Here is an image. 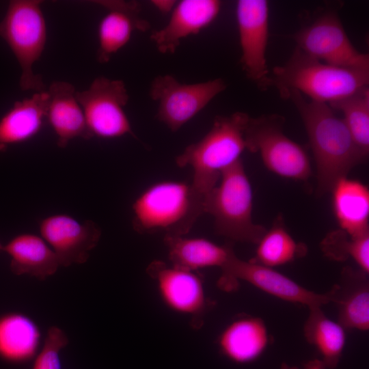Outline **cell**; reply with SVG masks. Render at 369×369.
Wrapping results in <instances>:
<instances>
[{
	"label": "cell",
	"instance_id": "cell-26",
	"mask_svg": "<svg viewBox=\"0 0 369 369\" xmlns=\"http://www.w3.org/2000/svg\"><path fill=\"white\" fill-rule=\"evenodd\" d=\"M256 245L255 256L250 261L273 269L292 262L307 252L306 245L294 239L281 217L266 230Z\"/></svg>",
	"mask_w": 369,
	"mask_h": 369
},
{
	"label": "cell",
	"instance_id": "cell-1",
	"mask_svg": "<svg viewBox=\"0 0 369 369\" xmlns=\"http://www.w3.org/2000/svg\"><path fill=\"white\" fill-rule=\"evenodd\" d=\"M282 97L292 100L303 121L316 163V193L323 195L366 159L342 118L329 105L307 101L295 90L287 92Z\"/></svg>",
	"mask_w": 369,
	"mask_h": 369
},
{
	"label": "cell",
	"instance_id": "cell-32",
	"mask_svg": "<svg viewBox=\"0 0 369 369\" xmlns=\"http://www.w3.org/2000/svg\"><path fill=\"white\" fill-rule=\"evenodd\" d=\"M280 369H300L297 366H290L288 364L284 362L282 364Z\"/></svg>",
	"mask_w": 369,
	"mask_h": 369
},
{
	"label": "cell",
	"instance_id": "cell-14",
	"mask_svg": "<svg viewBox=\"0 0 369 369\" xmlns=\"http://www.w3.org/2000/svg\"><path fill=\"white\" fill-rule=\"evenodd\" d=\"M40 236L57 257L60 266L85 262L98 244L101 230L91 221H79L66 214L43 218L39 223Z\"/></svg>",
	"mask_w": 369,
	"mask_h": 369
},
{
	"label": "cell",
	"instance_id": "cell-19",
	"mask_svg": "<svg viewBox=\"0 0 369 369\" xmlns=\"http://www.w3.org/2000/svg\"><path fill=\"white\" fill-rule=\"evenodd\" d=\"M270 336L264 320L257 316H240L230 323L217 338L221 353L231 361L245 364L265 351Z\"/></svg>",
	"mask_w": 369,
	"mask_h": 369
},
{
	"label": "cell",
	"instance_id": "cell-24",
	"mask_svg": "<svg viewBox=\"0 0 369 369\" xmlns=\"http://www.w3.org/2000/svg\"><path fill=\"white\" fill-rule=\"evenodd\" d=\"M42 338L39 326L31 317L19 312L0 316V358L12 363L24 362L36 353Z\"/></svg>",
	"mask_w": 369,
	"mask_h": 369
},
{
	"label": "cell",
	"instance_id": "cell-15",
	"mask_svg": "<svg viewBox=\"0 0 369 369\" xmlns=\"http://www.w3.org/2000/svg\"><path fill=\"white\" fill-rule=\"evenodd\" d=\"M221 3L218 0H182L176 3L167 23L151 34L157 50L174 53L184 38L197 34L217 17Z\"/></svg>",
	"mask_w": 369,
	"mask_h": 369
},
{
	"label": "cell",
	"instance_id": "cell-5",
	"mask_svg": "<svg viewBox=\"0 0 369 369\" xmlns=\"http://www.w3.org/2000/svg\"><path fill=\"white\" fill-rule=\"evenodd\" d=\"M203 208L213 217L215 232L230 240L256 245L266 230L253 220L252 189L241 159L221 173Z\"/></svg>",
	"mask_w": 369,
	"mask_h": 369
},
{
	"label": "cell",
	"instance_id": "cell-4",
	"mask_svg": "<svg viewBox=\"0 0 369 369\" xmlns=\"http://www.w3.org/2000/svg\"><path fill=\"white\" fill-rule=\"evenodd\" d=\"M249 117L243 112L216 117L209 131L176 157L178 167L192 168L191 182L204 195L246 150L245 128Z\"/></svg>",
	"mask_w": 369,
	"mask_h": 369
},
{
	"label": "cell",
	"instance_id": "cell-25",
	"mask_svg": "<svg viewBox=\"0 0 369 369\" xmlns=\"http://www.w3.org/2000/svg\"><path fill=\"white\" fill-rule=\"evenodd\" d=\"M303 333L307 342L314 346L327 369L336 368L346 341V329L339 323L328 318L320 306L309 308Z\"/></svg>",
	"mask_w": 369,
	"mask_h": 369
},
{
	"label": "cell",
	"instance_id": "cell-12",
	"mask_svg": "<svg viewBox=\"0 0 369 369\" xmlns=\"http://www.w3.org/2000/svg\"><path fill=\"white\" fill-rule=\"evenodd\" d=\"M236 13L243 70L249 79L266 90L271 86L265 56L269 38V3L264 0H239Z\"/></svg>",
	"mask_w": 369,
	"mask_h": 369
},
{
	"label": "cell",
	"instance_id": "cell-22",
	"mask_svg": "<svg viewBox=\"0 0 369 369\" xmlns=\"http://www.w3.org/2000/svg\"><path fill=\"white\" fill-rule=\"evenodd\" d=\"M48 102L46 90L14 102L0 119V152L27 141L42 129Z\"/></svg>",
	"mask_w": 369,
	"mask_h": 369
},
{
	"label": "cell",
	"instance_id": "cell-16",
	"mask_svg": "<svg viewBox=\"0 0 369 369\" xmlns=\"http://www.w3.org/2000/svg\"><path fill=\"white\" fill-rule=\"evenodd\" d=\"M96 3L107 10L98 25L96 53L98 61L105 64L127 44L135 30L146 31L150 24L141 16V8L135 1H97Z\"/></svg>",
	"mask_w": 369,
	"mask_h": 369
},
{
	"label": "cell",
	"instance_id": "cell-17",
	"mask_svg": "<svg viewBox=\"0 0 369 369\" xmlns=\"http://www.w3.org/2000/svg\"><path fill=\"white\" fill-rule=\"evenodd\" d=\"M46 92V118L57 136V146L64 148L77 137L91 139L74 86L67 81H55Z\"/></svg>",
	"mask_w": 369,
	"mask_h": 369
},
{
	"label": "cell",
	"instance_id": "cell-8",
	"mask_svg": "<svg viewBox=\"0 0 369 369\" xmlns=\"http://www.w3.org/2000/svg\"><path fill=\"white\" fill-rule=\"evenodd\" d=\"M226 87V83L220 78L182 83L171 74L159 75L152 81L150 96L158 103L157 119L176 132Z\"/></svg>",
	"mask_w": 369,
	"mask_h": 369
},
{
	"label": "cell",
	"instance_id": "cell-27",
	"mask_svg": "<svg viewBox=\"0 0 369 369\" xmlns=\"http://www.w3.org/2000/svg\"><path fill=\"white\" fill-rule=\"evenodd\" d=\"M340 111L350 134L366 159L369 152V89L365 87L341 100L329 104Z\"/></svg>",
	"mask_w": 369,
	"mask_h": 369
},
{
	"label": "cell",
	"instance_id": "cell-3",
	"mask_svg": "<svg viewBox=\"0 0 369 369\" xmlns=\"http://www.w3.org/2000/svg\"><path fill=\"white\" fill-rule=\"evenodd\" d=\"M270 79L281 96L295 90L312 101L329 105L368 87L369 69L329 65L295 47L284 65L273 69Z\"/></svg>",
	"mask_w": 369,
	"mask_h": 369
},
{
	"label": "cell",
	"instance_id": "cell-23",
	"mask_svg": "<svg viewBox=\"0 0 369 369\" xmlns=\"http://www.w3.org/2000/svg\"><path fill=\"white\" fill-rule=\"evenodd\" d=\"M164 243L172 264L195 271L223 268L234 254L230 245H220L203 238L165 236Z\"/></svg>",
	"mask_w": 369,
	"mask_h": 369
},
{
	"label": "cell",
	"instance_id": "cell-6",
	"mask_svg": "<svg viewBox=\"0 0 369 369\" xmlns=\"http://www.w3.org/2000/svg\"><path fill=\"white\" fill-rule=\"evenodd\" d=\"M39 0H13L0 22V37L8 44L21 68L19 86L23 91L46 90L40 74L33 70L45 48L47 29Z\"/></svg>",
	"mask_w": 369,
	"mask_h": 369
},
{
	"label": "cell",
	"instance_id": "cell-20",
	"mask_svg": "<svg viewBox=\"0 0 369 369\" xmlns=\"http://www.w3.org/2000/svg\"><path fill=\"white\" fill-rule=\"evenodd\" d=\"M332 207L340 229L351 237L369 233V190L361 182L344 177L332 187Z\"/></svg>",
	"mask_w": 369,
	"mask_h": 369
},
{
	"label": "cell",
	"instance_id": "cell-30",
	"mask_svg": "<svg viewBox=\"0 0 369 369\" xmlns=\"http://www.w3.org/2000/svg\"><path fill=\"white\" fill-rule=\"evenodd\" d=\"M177 1L173 0H152L151 3L161 13L172 12Z\"/></svg>",
	"mask_w": 369,
	"mask_h": 369
},
{
	"label": "cell",
	"instance_id": "cell-21",
	"mask_svg": "<svg viewBox=\"0 0 369 369\" xmlns=\"http://www.w3.org/2000/svg\"><path fill=\"white\" fill-rule=\"evenodd\" d=\"M3 251L10 258V269L16 275H28L44 280L60 266L57 256L46 242L32 233H23L13 237Z\"/></svg>",
	"mask_w": 369,
	"mask_h": 369
},
{
	"label": "cell",
	"instance_id": "cell-2",
	"mask_svg": "<svg viewBox=\"0 0 369 369\" xmlns=\"http://www.w3.org/2000/svg\"><path fill=\"white\" fill-rule=\"evenodd\" d=\"M204 198L191 182H156L132 205L133 229L140 234L184 236L204 213Z\"/></svg>",
	"mask_w": 369,
	"mask_h": 369
},
{
	"label": "cell",
	"instance_id": "cell-13",
	"mask_svg": "<svg viewBox=\"0 0 369 369\" xmlns=\"http://www.w3.org/2000/svg\"><path fill=\"white\" fill-rule=\"evenodd\" d=\"M154 280L163 303L170 310L191 316L198 323L208 305L203 281L195 273L161 261H153L147 269Z\"/></svg>",
	"mask_w": 369,
	"mask_h": 369
},
{
	"label": "cell",
	"instance_id": "cell-28",
	"mask_svg": "<svg viewBox=\"0 0 369 369\" xmlns=\"http://www.w3.org/2000/svg\"><path fill=\"white\" fill-rule=\"evenodd\" d=\"M68 344V338L63 329L57 326L50 327L32 369H62L59 353Z\"/></svg>",
	"mask_w": 369,
	"mask_h": 369
},
{
	"label": "cell",
	"instance_id": "cell-33",
	"mask_svg": "<svg viewBox=\"0 0 369 369\" xmlns=\"http://www.w3.org/2000/svg\"><path fill=\"white\" fill-rule=\"evenodd\" d=\"M3 245L1 244V243L0 242V251H3Z\"/></svg>",
	"mask_w": 369,
	"mask_h": 369
},
{
	"label": "cell",
	"instance_id": "cell-11",
	"mask_svg": "<svg viewBox=\"0 0 369 369\" xmlns=\"http://www.w3.org/2000/svg\"><path fill=\"white\" fill-rule=\"evenodd\" d=\"M221 270L219 282L226 290L234 289L238 281L242 280L283 301L299 303L308 308L329 303L327 293L314 292L273 268L241 260L235 254Z\"/></svg>",
	"mask_w": 369,
	"mask_h": 369
},
{
	"label": "cell",
	"instance_id": "cell-7",
	"mask_svg": "<svg viewBox=\"0 0 369 369\" xmlns=\"http://www.w3.org/2000/svg\"><path fill=\"white\" fill-rule=\"evenodd\" d=\"M284 118L277 114L249 117L245 128L246 150L260 154L265 167L282 178L306 181L311 165L303 148L283 132Z\"/></svg>",
	"mask_w": 369,
	"mask_h": 369
},
{
	"label": "cell",
	"instance_id": "cell-29",
	"mask_svg": "<svg viewBox=\"0 0 369 369\" xmlns=\"http://www.w3.org/2000/svg\"><path fill=\"white\" fill-rule=\"evenodd\" d=\"M355 246V237L348 236L340 229L329 232L321 243V249L324 254L338 261L352 258Z\"/></svg>",
	"mask_w": 369,
	"mask_h": 369
},
{
	"label": "cell",
	"instance_id": "cell-10",
	"mask_svg": "<svg viewBox=\"0 0 369 369\" xmlns=\"http://www.w3.org/2000/svg\"><path fill=\"white\" fill-rule=\"evenodd\" d=\"M292 38L308 55L325 64L349 68L369 69V57L357 50L338 16L325 12Z\"/></svg>",
	"mask_w": 369,
	"mask_h": 369
},
{
	"label": "cell",
	"instance_id": "cell-18",
	"mask_svg": "<svg viewBox=\"0 0 369 369\" xmlns=\"http://www.w3.org/2000/svg\"><path fill=\"white\" fill-rule=\"evenodd\" d=\"M368 274L345 267L338 284L327 292L336 304L338 321L346 330L369 329V283Z\"/></svg>",
	"mask_w": 369,
	"mask_h": 369
},
{
	"label": "cell",
	"instance_id": "cell-31",
	"mask_svg": "<svg viewBox=\"0 0 369 369\" xmlns=\"http://www.w3.org/2000/svg\"><path fill=\"white\" fill-rule=\"evenodd\" d=\"M303 369H327L320 359H312L308 361Z\"/></svg>",
	"mask_w": 369,
	"mask_h": 369
},
{
	"label": "cell",
	"instance_id": "cell-9",
	"mask_svg": "<svg viewBox=\"0 0 369 369\" xmlns=\"http://www.w3.org/2000/svg\"><path fill=\"white\" fill-rule=\"evenodd\" d=\"M77 98L91 138L113 139L126 135L135 137L124 111L129 96L123 81L97 77L87 90L77 91Z\"/></svg>",
	"mask_w": 369,
	"mask_h": 369
}]
</instances>
